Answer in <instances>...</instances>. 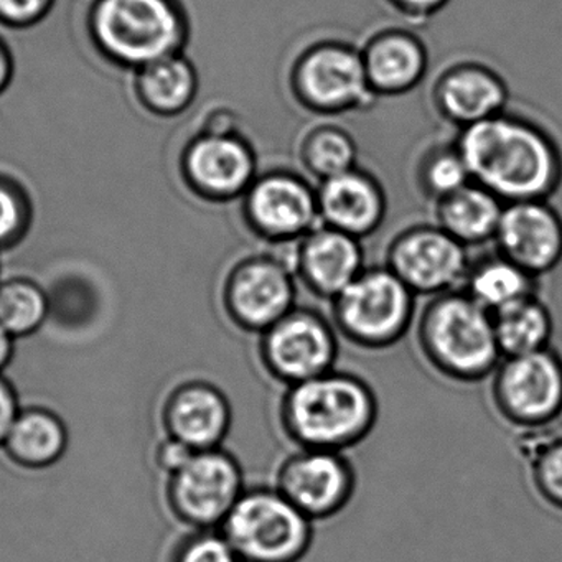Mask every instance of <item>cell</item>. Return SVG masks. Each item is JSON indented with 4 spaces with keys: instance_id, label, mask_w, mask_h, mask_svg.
<instances>
[{
    "instance_id": "obj_11",
    "label": "cell",
    "mask_w": 562,
    "mask_h": 562,
    "mask_svg": "<svg viewBox=\"0 0 562 562\" xmlns=\"http://www.w3.org/2000/svg\"><path fill=\"white\" fill-rule=\"evenodd\" d=\"M241 213L249 232L276 248L294 246L321 225L317 190L291 170L258 173L243 195Z\"/></svg>"
},
{
    "instance_id": "obj_6",
    "label": "cell",
    "mask_w": 562,
    "mask_h": 562,
    "mask_svg": "<svg viewBox=\"0 0 562 562\" xmlns=\"http://www.w3.org/2000/svg\"><path fill=\"white\" fill-rule=\"evenodd\" d=\"M222 535L243 562H302L314 544L315 522L276 486H252L222 522Z\"/></svg>"
},
{
    "instance_id": "obj_14",
    "label": "cell",
    "mask_w": 562,
    "mask_h": 562,
    "mask_svg": "<svg viewBox=\"0 0 562 562\" xmlns=\"http://www.w3.org/2000/svg\"><path fill=\"white\" fill-rule=\"evenodd\" d=\"M180 176L200 199L228 203L241 200L255 182L258 157L238 131L202 130L183 147Z\"/></svg>"
},
{
    "instance_id": "obj_31",
    "label": "cell",
    "mask_w": 562,
    "mask_h": 562,
    "mask_svg": "<svg viewBox=\"0 0 562 562\" xmlns=\"http://www.w3.org/2000/svg\"><path fill=\"white\" fill-rule=\"evenodd\" d=\"M29 199L19 183L0 177V245L11 243L25 232L29 223Z\"/></svg>"
},
{
    "instance_id": "obj_1",
    "label": "cell",
    "mask_w": 562,
    "mask_h": 562,
    "mask_svg": "<svg viewBox=\"0 0 562 562\" xmlns=\"http://www.w3.org/2000/svg\"><path fill=\"white\" fill-rule=\"evenodd\" d=\"M473 182L503 203L549 200L562 186V149L548 130L502 113L460 130L456 140Z\"/></svg>"
},
{
    "instance_id": "obj_36",
    "label": "cell",
    "mask_w": 562,
    "mask_h": 562,
    "mask_svg": "<svg viewBox=\"0 0 562 562\" xmlns=\"http://www.w3.org/2000/svg\"><path fill=\"white\" fill-rule=\"evenodd\" d=\"M18 417V401L14 393L4 380H0V442L8 440Z\"/></svg>"
},
{
    "instance_id": "obj_23",
    "label": "cell",
    "mask_w": 562,
    "mask_h": 562,
    "mask_svg": "<svg viewBox=\"0 0 562 562\" xmlns=\"http://www.w3.org/2000/svg\"><path fill=\"white\" fill-rule=\"evenodd\" d=\"M505 203L479 183L434 203V223L465 248L495 239Z\"/></svg>"
},
{
    "instance_id": "obj_18",
    "label": "cell",
    "mask_w": 562,
    "mask_h": 562,
    "mask_svg": "<svg viewBox=\"0 0 562 562\" xmlns=\"http://www.w3.org/2000/svg\"><path fill=\"white\" fill-rule=\"evenodd\" d=\"M430 100L443 121L463 130L505 113L509 90L502 75L488 65L459 61L436 78Z\"/></svg>"
},
{
    "instance_id": "obj_21",
    "label": "cell",
    "mask_w": 562,
    "mask_h": 562,
    "mask_svg": "<svg viewBox=\"0 0 562 562\" xmlns=\"http://www.w3.org/2000/svg\"><path fill=\"white\" fill-rule=\"evenodd\" d=\"M133 74L134 98L153 116L166 120L180 116L199 97V71L183 52L153 61Z\"/></svg>"
},
{
    "instance_id": "obj_2",
    "label": "cell",
    "mask_w": 562,
    "mask_h": 562,
    "mask_svg": "<svg viewBox=\"0 0 562 562\" xmlns=\"http://www.w3.org/2000/svg\"><path fill=\"white\" fill-rule=\"evenodd\" d=\"M378 419L373 386L338 368L284 387L278 406L279 429L295 449L347 452L371 436Z\"/></svg>"
},
{
    "instance_id": "obj_33",
    "label": "cell",
    "mask_w": 562,
    "mask_h": 562,
    "mask_svg": "<svg viewBox=\"0 0 562 562\" xmlns=\"http://www.w3.org/2000/svg\"><path fill=\"white\" fill-rule=\"evenodd\" d=\"M177 562H243L222 532H206L187 542Z\"/></svg>"
},
{
    "instance_id": "obj_12",
    "label": "cell",
    "mask_w": 562,
    "mask_h": 562,
    "mask_svg": "<svg viewBox=\"0 0 562 562\" xmlns=\"http://www.w3.org/2000/svg\"><path fill=\"white\" fill-rule=\"evenodd\" d=\"M274 486L311 521H328L353 499L357 469L345 452L295 449L279 463Z\"/></svg>"
},
{
    "instance_id": "obj_3",
    "label": "cell",
    "mask_w": 562,
    "mask_h": 562,
    "mask_svg": "<svg viewBox=\"0 0 562 562\" xmlns=\"http://www.w3.org/2000/svg\"><path fill=\"white\" fill-rule=\"evenodd\" d=\"M416 345L424 361L452 383H482L503 358L492 314L462 289L427 301L416 321Z\"/></svg>"
},
{
    "instance_id": "obj_13",
    "label": "cell",
    "mask_w": 562,
    "mask_h": 562,
    "mask_svg": "<svg viewBox=\"0 0 562 562\" xmlns=\"http://www.w3.org/2000/svg\"><path fill=\"white\" fill-rule=\"evenodd\" d=\"M297 284L291 258L274 252L248 256L226 278V312L236 327L261 335L297 307Z\"/></svg>"
},
{
    "instance_id": "obj_26",
    "label": "cell",
    "mask_w": 562,
    "mask_h": 562,
    "mask_svg": "<svg viewBox=\"0 0 562 562\" xmlns=\"http://www.w3.org/2000/svg\"><path fill=\"white\" fill-rule=\"evenodd\" d=\"M297 156L305 172L318 183L358 167L357 140L338 124L322 123L305 130Z\"/></svg>"
},
{
    "instance_id": "obj_7",
    "label": "cell",
    "mask_w": 562,
    "mask_h": 562,
    "mask_svg": "<svg viewBox=\"0 0 562 562\" xmlns=\"http://www.w3.org/2000/svg\"><path fill=\"white\" fill-rule=\"evenodd\" d=\"M289 83L294 100L321 116L368 110L378 100L360 48L347 42L322 41L305 48L292 64Z\"/></svg>"
},
{
    "instance_id": "obj_35",
    "label": "cell",
    "mask_w": 562,
    "mask_h": 562,
    "mask_svg": "<svg viewBox=\"0 0 562 562\" xmlns=\"http://www.w3.org/2000/svg\"><path fill=\"white\" fill-rule=\"evenodd\" d=\"M196 450L190 449L187 443H183L182 440L173 439L167 440L159 450V462L164 469L169 470V472L176 473L192 459L193 453Z\"/></svg>"
},
{
    "instance_id": "obj_24",
    "label": "cell",
    "mask_w": 562,
    "mask_h": 562,
    "mask_svg": "<svg viewBox=\"0 0 562 562\" xmlns=\"http://www.w3.org/2000/svg\"><path fill=\"white\" fill-rule=\"evenodd\" d=\"M462 291L480 307L495 314L521 299L538 295L541 279L495 251L470 262Z\"/></svg>"
},
{
    "instance_id": "obj_30",
    "label": "cell",
    "mask_w": 562,
    "mask_h": 562,
    "mask_svg": "<svg viewBox=\"0 0 562 562\" xmlns=\"http://www.w3.org/2000/svg\"><path fill=\"white\" fill-rule=\"evenodd\" d=\"M47 315V301L31 282L14 281L0 285V327L9 335L34 331Z\"/></svg>"
},
{
    "instance_id": "obj_32",
    "label": "cell",
    "mask_w": 562,
    "mask_h": 562,
    "mask_svg": "<svg viewBox=\"0 0 562 562\" xmlns=\"http://www.w3.org/2000/svg\"><path fill=\"white\" fill-rule=\"evenodd\" d=\"M55 0H0V25L27 31L50 15Z\"/></svg>"
},
{
    "instance_id": "obj_29",
    "label": "cell",
    "mask_w": 562,
    "mask_h": 562,
    "mask_svg": "<svg viewBox=\"0 0 562 562\" xmlns=\"http://www.w3.org/2000/svg\"><path fill=\"white\" fill-rule=\"evenodd\" d=\"M420 193L437 203L473 182L457 144H436L420 157L416 172Z\"/></svg>"
},
{
    "instance_id": "obj_22",
    "label": "cell",
    "mask_w": 562,
    "mask_h": 562,
    "mask_svg": "<svg viewBox=\"0 0 562 562\" xmlns=\"http://www.w3.org/2000/svg\"><path fill=\"white\" fill-rule=\"evenodd\" d=\"M169 423L173 437L190 449H218L232 426V407L216 387L192 384L173 396Z\"/></svg>"
},
{
    "instance_id": "obj_17",
    "label": "cell",
    "mask_w": 562,
    "mask_h": 562,
    "mask_svg": "<svg viewBox=\"0 0 562 562\" xmlns=\"http://www.w3.org/2000/svg\"><path fill=\"white\" fill-rule=\"evenodd\" d=\"M291 266L299 284L315 299L327 302L334 301L367 268L360 239L325 225L315 226L295 243Z\"/></svg>"
},
{
    "instance_id": "obj_16",
    "label": "cell",
    "mask_w": 562,
    "mask_h": 562,
    "mask_svg": "<svg viewBox=\"0 0 562 562\" xmlns=\"http://www.w3.org/2000/svg\"><path fill=\"white\" fill-rule=\"evenodd\" d=\"M495 251L541 279L562 262V216L549 200L506 203Z\"/></svg>"
},
{
    "instance_id": "obj_34",
    "label": "cell",
    "mask_w": 562,
    "mask_h": 562,
    "mask_svg": "<svg viewBox=\"0 0 562 562\" xmlns=\"http://www.w3.org/2000/svg\"><path fill=\"white\" fill-rule=\"evenodd\" d=\"M387 4L409 22H426L439 14L450 0H386Z\"/></svg>"
},
{
    "instance_id": "obj_9",
    "label": "cell",
    "mask_w": 562,
    "mask_h": 562,
    "mask_svg": "<svg viewBox=\"0 0 562 562\" xmlns=\"http://www.w3.org/2000/svg\"><path fill=\"white\" fill-rule=\"evenodd\" d=\"M338 353L340 337L330 317L314 307L297 305L259 335V361L284 387L334 370Z\"/></svg>"
},
{
    "instance_id": "obj_20",
    "label": "cell",
    "mask_w": 562,
    "mask_h": 562,
    "mask_svg": "<svg viewBox=\"0 0 562 562\" xmlns=\"http://www.w3.org/2000/svg\"><path fill=\"white\" fill-rule=\"evenodd\" d=\"M374 97H401L419 87L429 70V52L406 29H384L360 48Z\"/></svg>"
},
{
    "instance_id": "obj_19",
    "label": "cell",
    "mask_w": 562,
    "mask_h": 562,
    "mask_svg": "<svg viewBox=\"0 0 562 562\" xmlns=\"http://www.w3.org/2000/svg\"><path fill=\"white\" fill-rule=\"evenodd\" d=\"M318 220L363 241L384 223L387 199L383 186L367 170L355 167L315 186Z\"/></svg>"
},
{
    "instance_id": "obj_25",
    "label": "cell",
    "mask_w": 562,
    "mask_h": 562,
    "mask_svg": "<svg viewBox=\"0 0 562 562\" xmlns=\"http://www.w3.org/2000/svg\"><path fill=\"white\" fill-rule=\"evenodd\" d=\"M492 317L502 357L535 353L551 347L554 318L541 295L521 299Z\"/></svg>"
},
{
    "instance_id": "obj_37",
    "label": "cell",
    "mask_w": 562,
    "mask_h": 562,
    "mask_svg": "<svg viewBox=\"0 0 562 562\" xmlns=\"http://www.w3.org/2000/svg\"><path fill=\"white\" fill-rule=\"evenodd\" d=\"M15 77V60L11 48L0 38V97L11 88Z\"/></svg>"
},
{
    "instance_id": "obj_5",
    "label": "cell",
    "mask_w": 562,
    "mask_h": 562,
    "mask_svg": "<svg viewBox=\"0 0 562 562\" xmlns=\"http://www.w3.org/2000/svg\"><path fill=\"white\" fill-rule=\"evenodd\" d=\"M417 295L384 265L367 266L330 302L338 337L360 350L396 347L416 324Z\"/></svg>"
},
{
    "instance_id": "obj_8",
    "label": "cell",
    "mask_w": 562,
    "mask_h": 562,
    "mask_svg": "<svg viewBox=\"0 0 562 562\" xmlns=\"http://www.w3.org/2000/svg\"><path fill=\"white\" fill-rule=\"evenodd\" d=\"M488 380L496 414L516 429H542L562 414V357L552 347L503 357Z\"/></svg>"
},
{
    "instance_id": "obj_38",
    "label": "cell",
    "mask_w": 562,
    "mask_h": 562,
    "mask_svg": "<svg viewBox=\"0 0 562 562\" xmlns=\"http://www.w3.org/2000/svg\"><path fill=\"white\" fill-rule=\"evenodd\" d=\"M11 335H9L4 328L0 327V367H4V364L8 363L9 358H11Z\"/></svg>"
},
{
    "instance_id": "obj_10",
    "label": "cell",
    "mask_w": 562,
    "mask_h": 562,
    "mask_svg": "<svg viewBox=\"0 0 562 562\" xmlns=\"http://www.w3.org/2000/svg\"><path fill=\"white\" fill-rule=\"evenodd\" d=\"M469 248L436 223L407 226L386 248L384 266L419 297L459 291L469 271Z\"/></svg>"
},
{
    "instance_id": "obj_28",
    "label": "cell",
    "mask_w": 562,
    "mask_h": 562,
    "mask_svg": "<svg viewBox=\"0 0 562 562\" xmlns=\"http://www.w3.org/2000/svg\"><path fill=\"white\" fill-rule=\"evenodd\" d=\"M519 450L529 465V479L539 498L562 512V436L549 427L522 430Z\"/></svg>"
},
{
    "instance_id": "obj_15",
    "label": "cell",
    "mask_w": 562,
    "mask_h": 562,
    "mask_svg": "<svg viewBox=\"0 0 562 562\" xmlns=\"http://www.w3.org/2000/svg\"><path fill=\"white\" fill-rule=\"evenodd\" d=\"M245 475L238 460L226 450H199L173 473L172 499L193 525L222 526L243 493Z\"/></svg>"
},
{
    "instance_id": "obj_4",
    "label": "cell",
    "mask_w": 562,
    "mask_h": 562,
    "mask_svg": "<svg viewBox=\"0 0 562 562\" xmlns=\"http://www.w3.org/2000/svg\"><path fill=\"white\" fill-rule=\"evenodd\" d=\"M88 35L104 60L136 71L182 54L190 22L180 0H94L88 12Z\"/></svg>"
},
{
    "instance_id": "obj_27",
    "label": "cell",
    "mask_w": 562,
    "mask_h": 562,
    "mask_svg": "<svg viewBox=\"0 0 562 562\" xmlns=\"http://www.w3.org/2000/svg\"><path fill=\"white\" fill-rule=\"evenodd\" d=\"M5 443L19 462L42 467L64 453L67 436L57 417L44 411H31L18 417Z\"/></svg>"
}]
</instances>
